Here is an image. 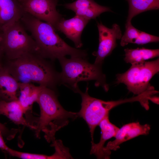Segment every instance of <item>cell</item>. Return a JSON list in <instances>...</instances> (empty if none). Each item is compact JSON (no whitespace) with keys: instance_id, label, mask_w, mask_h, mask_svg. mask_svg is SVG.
Listing matches in <instances>:
<instances>
[{"instance_id":"6da1fadb","label":"cell","mask_w":159,"mask_h":159,"mask_svg":"<svg viewBox=\"0 0 159 159\" xmlns=\"http://www.w3.org/2000/svg\"><path fill=\"white\" fill-rule=\"evenodd\" d=\"M20 21L31 33L36 43L38 53L45 59L52 60L69 55L86 58V51L68 45L56 32L51 25L24 12Z\"/></svg>"},{"instance_id":"7a4b0ae2","label":"cell","mask_w":159,"mask_h":159,"mask_svg":"<svg viewBox=\"0 0 159 159\" xmlns=\"http://www.w3.org/2000/svg\"><path fill=\"white\" fill-rule=\"evenodd\" d=\"M19 82H33L52 90L60 83L59 73L37 53H29L9 60L4 66Z\"/></svg>"},{"instance_id":"3957f363","label":"cell","mask_w":159,"mask_h":159,"mask_svg":"<svg viewBox=\"0 0 159 159\" xmlns=\"http://www.w3.org/2000/svg\"><path fill=\"white\" fill-rule=\"evenodd\" d=\"M39 105L40 115L36 127L35 135L39 138L41 131L49 143L56 140V133L67 126L70 120L78 117L77 112L68 111L59 103L53 90L42 86L37 102Z\"/></svg>"},{"instance_id":"277c9868","label":"cell","mask_w":159,"mask_h":159,"mask_svg":"<svg viewBox=\"0 0 159 159\" xmlns=\"http://www.w3.org/2000/svg\"><path fill=\"white\" fill-rule=\"evenodd\" d=\"M86 58L71 57L67 59L65 57L59 58L62 69L59 73L60 83L69 87L76 92L79 88L77 85L79 82L93 80L95 81L96 86L101 87L107 92L109 86L102 72L101 65L90 63Z\"/></svg>"},{"instance_id":"5b68a950","label":"cell","mask_w":159,"mask_h":159,"mask_svg":"<svg viewBox=\"0 0 159 159\" xmlns=\"http://www.w3.org/2000/svg\"><path fill=\"white\" fill-rule=\"evenodd\" d=\"M26 30L20 20L4 28L0 33V45L8 60L28 53H38L35 42Z\"/></svg>"},{"instance_id":"8992f818","label":"cell","mask_w":159,"mask_h":159,"mask_svg":"<svg viewBox=\"0 0 159 159\" xmlns=\"http://www.w3.org/2000/svg\"><path fill=\"white\" fill-rule=\"evenodd\" d=\"M159 71V59L132 65L125 72L116 75L117 83H123L130 92L141 94L153 87L149 82Z\"/></svg>"},{"instance_id":"52a82bcc","label":"cell","mask_w":159,"mask_h":159,"mask_svg":"<svg viewBox=\"0 0 159 159\" xmlns=\"http://www.w3.org/2000/svg\"><path fill=\"white\" fill-rule=\"evenodd\" d=\"M88 88L85 92H82L79 88L76 92L82 97L81 108L78 112L79 117L82 118L88 126L92 138L94 142L95 129L100 122L109 115L110 111L114 107L126 102V100L105 101L90 96L88 94Z\"/></svg>"},{"instance_id":"ba28073f","label":"cell","mask_w":159,"mask_h":159,"mask_svg":"<svg viewBox=\"0 0 159 159\" xmlns=\"http://www.w3.org/2000/svg\"><path fill=\"white\" fill-rule=\"evenodd\" d=\"M24 11L54 28L62 17L56 9L58 0H16Z\"/></svg>"},{"instance_id":"9c48e42d","label":"cell","mask_w":159,"mask_h":159,"mask_svg":"<svg viewBox=\"0 0 159 159\" xmlns=\"http://www.w3.org/2000/svg\"><path fill=\"white\" fill-rule=\"evenodd\" d=\"M99 43L98 50L92 54L96 57L94 64L101 65L105 59L109 55L117 45L116 41L122 36L119 25L116 24L109 28L101 22L97 23Z\"/></svg>"},{"instance_id":"30bf717a","label":"cell","mask_w":159,"mask_h":159,"mask_svg":"<svg viewBox=\"0 0 159 159\" xmlns=\"http://www.w3.org/2000/svg\"><path fill=\"white\" fill-rule=\"evenodd\" d=\"M150 129V125H141L138 122L124 125L119 128L114 137L115 139L108 142L104 147V151L110 157L111 151H115L120 148V145L127 141L140 135H148Z\"/></svg>"},{"instance_id":"8fae6325","label":"cell","mask_w":159,"mask_h":159,"mask_svg":"<svg viewBox=\"0 0 159 159\" xmlns=\"http://www.w3.org/2000/svg\"><path fill=\"white\" fill-rule=\"evenodd\" d=\"M90 20L76 15L72 18L65 19L62 17L56 25V30L63 33L74 43L75 47L79 49L82 46L81 39L82 32Z\"/></svg>"},{"instance_id":"7c38bea8","label":"cell","mask_w":159,"mask_h":159,"mask_svg":"<svg viewBox=\"0 0 159 159\" xmlns=\"http://www.w3.org/2000/svg\"><path fill=\"white\" fill-rule=\"evenodd\" d=\"M64 6L66 8L74 11L76 15L89 20L95 19L103 12L111 11L109 7L101 6L94 0H76Z\"/></svg>"},{"instance_id":"4fadbf2b","label":"cell","mask_w":159,"mask_h":159,"mask_svg":"<svg viewBox=\"0 0 159 159\" xmlns=\"http://www.w3.org/2000/svg\"><path fill=\"white\" fill-rule=\"evenodd\" d=\"M99 125L101 132L100 139L97 143L91 142L90 153L94 155L97 159H110L104 151V144L107 140L114 137L119 128L110 121L109 115L103 119Z\"/></svg>"},{"instance_id":"5bb4252c","label":"cell","mask_w":159,"mask_h":159,"mask_svg":"<svg viewBox=\"0 0 159 159\" xmlns=\"http://www.w3.org/2000/svg\"><path fill=\"white\" fill-rule=\"evenodd\" d=\"M24 12L16 0H0V33L20 20Z\"/></svg>"},{"instance_id":"9a60e30c","label":"cell","mask_w":159,"mask_h":159,"mask_svg":"<svg viewBox=\"0 0 159 159\" xmlns=\"http://www.w3.org/2000/svg\"><path fill=\"white\" fill-rule=\"evenodd\" d=\"M19 82L0 64V100H17Z\"/></svg>"},{"instance_id":"2e32d148","label":"cell","mask_w":159,"mask_h":159,"mask_svg":"<svg viewBox=\"0 0 159 159\" xmlns=\"http://www.w3.org/2000/svg\"><path fill=\"white\" fill-rule=\"evenodd\" d=\"M24 111L18 100H0V115L7 117L13 122L35 130V126L30 124L24 117Z\"/></svg>"},{"instance_id":"e0dca14e","label":"cell","mask_w":159,"mask_h":159,"mask_svg":"<svg viewBox=\"0 0 159 159\" xmlns=\"http://www.w3.org/2000/svg\"><path fill=\"white\" fill-rule=\"evenodd\" d=\"M42 87V86H36L30 83L19 82V96L18 100L25 113L31 109L34 102H37Z\"/></svg>"},{"instance_id":"ac0fdd59","label":"cell","mask_w":159,"mask_h":159,"mask_svg":"<svg viewBox=\"0 0 159 159\" xmlns=\"http://www.w3.org/2000/svg\"><path fill=\"white\" fill-rule=\"evenodd\" d=\"M126 62L131 65L140 63L159 56V49H150L145 48L124 49Z\"/></svg>"},{"instance_id":"d6986e66","label":"cell","mask_w":159,"mask_h":159,"mask_svg":"<svg viewBox=\"0 0 159 159\" xmlns=\"http://www.w3.org/2000/svg\"><path fill=\"white\" fill-rule=\"evenodd\" d=\"M127 0L129 8L126 22H131L134 17L141 13L159 8V0Z\"/></svg>"},{"instance_id":"ffe728a7","label":"cell","mask_w":159,"mask_h":159,"mask_svg":"<svg viewBox=\"0 0 159 159\" xmlns=\"http://www.w3.org/2000/svg\"><path fill=\"white\" fill-rule=\"evenodd\" d=\"M125 31L121 38L120 44L124 47L132 42L138 37L140 30L135 28L131 22H126L125 25Z\"/></svg>"},{"instance_id":"44dd1931","label":"cell","mask_w":159,"mask_h":159,"mask_svg":"<svg viewBox=\"0 0 159 159\" xmlns=\"http://www.w3.org/2000/svg\"><path fill=\"white\" fill-rule=\"evenodd\" d=\"M159 41V37L140 31L138 37L132 43L143 45L150 43L158 42Z\"/></svg>"},{"instance_id":"7402d4cb","label":"cell","mask_w":159,"mask_h":159,"mask_svg":"<svg viewBox=\"0 0 159 159\" xmlns=\"http://www.w3.org/2000/svg\"><path fill=\"white\" fill-rule=\"evenodd\" d=\"M0 130L3 135L8 140H11L14 138L18 131V129H16L13 128L10 129L0 122Z\"/></svg>"},{"instance_id":"603a6c76","label":"cell","mask_w":159,"mask_h":159,"mask_svg":"<svg viewBox=\"0 0 159 159\" xmlns=\"http://www.w3.org/2000/svg\"><path fill=\"white\" fill-rule=\"evenodd\" d=\"M3 135L0 130V149L7 153L9 148L6 144L3 138Z\"/></svg>"},{"instance_id":"cb8c5ba5","label":"cell","mask_w":159,"mask_h":159,"mask_svg":"<svg viewBox=\"0 0 159 159\" xmlns=\"http://www.w3.org/2000/svg\"><path fill=\"white\" fill-rule=\"evenodd\" d=\"M3 54V52L0 44V61Z\"/></svg>"}]
</instances>
